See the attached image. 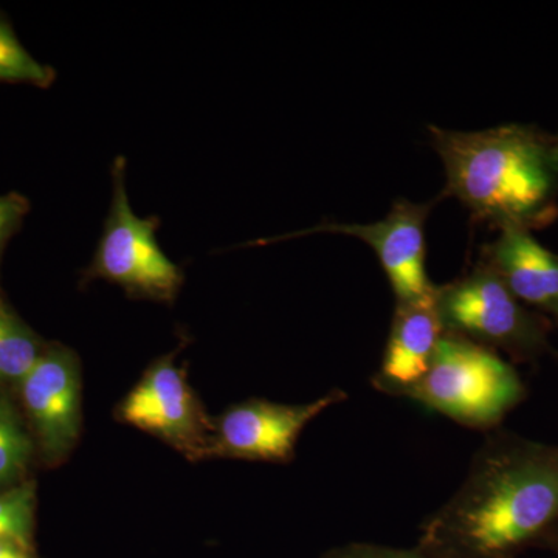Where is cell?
I'll use <instances>...</instances> for the list:
<instances>
[{
    "instance_id": "cell-1",
    "label": "cell",
    "mask_w": 558,
    "mask_h": 558,
    "mask_svg": "<svg viewBox=\"0 0 558 558\" xmlns=\"http://www.w3.org/2000/svg\"><path fill=\"white\" fill-rule=\"evenodd\" d=\"M558 535V446L487 433L457 494L427 521L433 558H509Z\"/></svg>"
},
{
    "instance_id": "cell-2",
    "label": "cell",
    "mask_w": 558,
    "mask_h": 558,
    "mask_svg": "<svg viewBox=\"0 0 558 558\" xmlns=\"http://www.w3.org/2000/svg\"><path fill=\"white\" fill-rule=\"evenodd\" d=\"M444 161V196L501 230L545 229L558 218L557 140L524 124L480 132L429 126Z\"/></svg>"
},
{
    "instance_id": "cell-3",
    "label": "cell",
    "mask_w": 558,
    "mask_h": 558,
    "mask_svg": "<svg viewBox=\"0 0 558 558\" xmlns=\"http://www.w3.org/2000/svg\"><path fill=\"white\" fill-rule=\"evenodd\" d=\"M526 395L520 374L497 351L444 332L427 374L400 396L462 427L488 433L497 429Z\"/></svg>"
},
{
    "instance_id": "cell-4",
    "label": "cell",
    "mask_w": 558,
    "mask_h": 558,
    "mask_svg": "<svg viewBox=\"0 0 558 558\" xmlns=\"http://www.w3.org/2000/svg\"><path fill=\"white\" fill-rule=\"evenodd\" d=\"M435 300L446 332L499 349L515 362L556 354L550 319L524 306L484 260L464 277L436 286Z\"/></svg>"
},
{
    "instance_id": "cell-5",
    "label": "cell",
    "mask_w": 558,
    "mask_h": 558,
    "mask_svg": "<svg viewBox=\"0 0 558 558\" xmlns=\"http://www.w3.org/2000/svg\"><path fill=\"white\" fill-rule=\"evenodd\" d=\"M112 204L97 252L84 271V281L105 279L134 299L172 303L183 284V274L157 242L161 220L138 218L126 191V159L112 165Z\"/></svg>"
},
{
    "instance_id": "cell-6",
    "label": "cell",
    "mask_w": 558,
    "mask_h": 558,
    "mask_svg": "<svg viewBox=\"0 0 558 558\" xmlns=\"http://www.w3.org/2000/svg\"><path fill=\"white\" fill-rule=\"evenodd\" d=\"M120 418L170 444L183 457L209 458L215 422H209L172 355L157 360L120 405Z\"/></svg>"
},
{
    "instance_id": "cell-7",
    "label": "cell",
    "mask_w": 558,
    "mask_h": 558,
    "mask_svg": "<svg viewBox=\"0 0 558 558\" xmlns=\"http://www.w3.org/2000/svg\"><path fill=\"white\" fill-rule=\"evenodd\" d=\"M347 399V392L332 389L314 402L299 405L252 399L231 407L215 422L209 458L286 464L295 458L304 428L323 411Z\"/></svg>"
},
{
    "instance_id": "cell-8",
    "label": "cell",
    "mask_w": 558,
    "mask_h": 558,
    "mask_svg": "<svg viewBox=\"0 0 558 558\" xmlns=\"http://www.w3.org/2000/svg\"><path fill=\"white\" fill-rule=\"evenodd\" d=\"M22 407L47 464H60L78 440L81 374L75 352L50 344L17 385Z\"/></svg>"
},
{
    "instance_id": "cell-9",
    "label": "cell",
    "mask_w": 558,
    "mask_h": 558,
    "mask_svg": "<svg viewBox=\"0 0 558 558\" xmlns=\"http://www.w3.org/2000/svg\"><path fill=\"white\" fill-rule=\"evenodd\" d=\"M429 209L432 204L398 201L387 218L379 222L325 223L317 229L275 238L269 242L289 240L315 231L359 238L376 252L398 303L429 300L436 292V286L429 282L425 269V220Z\"/></svg>"
},
{
    "instance_id": "cell-10",
    "label": "cell",
    "mask_w": 558,
    "mask_h": 558,
    "mask_svg": "<svg viewBox=\"0 0 558 558\" xmlns=\"http://www.w3.org/2000/svg\"><path fill=\"white\" fill-rule=\"evenodd\" d=\"M444 332L435 296L396 304L384 360L373 379L374 388L385 395L400 396L413 387L427 374Z\"/></svg>"
},
{
    "instance_id": "cell-11",
    "label": "cell",
    "mask_w": 558,
    "mask_h": 558,
    "mask_svg": "<svg viewBox=\"0 0 558 558\" xmlns=\"http://www.w3.org/2000/svg\"><path fill=\"white\" fill-rule=\"evenodd\" d=\"M483 260L524 306L558 322L557 253L543 247L529 231L508 229L484 248Z\"/></svg>"
},
{
    "instance_id": "cell-12",
    "label": "cell",
    "mask_w": 558,
    "mask_h": 558,
    "mask_svg": "<svg viewBox=\"0 0 558 558\" xmlns=\"http://www.w3.org/2000/svg\"><path fill=\"white\" fill-rule=\"evenodd\" d=\"M46 344L0 296V385H20Z\"/></svg>"
},
{
    "instance_id": "cell-13",
    "label": "cell",
    "mask_w": 558,
    "mask_h": 558,
    "mask_svg": "<svg viewBox=\"0 0 558 558\" xmlns=\"http://www.w3.org/2000/svg\"><path fill=\"white\" fill-rule=\"evenodd\" d=\"M54 80V69L36 60L22 46L10 21L0 14V83L28 84L39 89H49Z\"/></svg>"
},
{
    "instance_id": "cell-14",
    "label": "cell",
    "mask_w": 558,
    "mask_h": 558,
    "mask_svg": "<svg viewBox=\"0 0 558 558\" xmlns=\"http://www.w3.org/2000/svg\"><path fill=\"white\" fill-rule=\"evenodd\" d=\"M32 451V438L20 414L5 396H0V490L20 484Z\"/></svg>"
},
{
    "instance_id": "cell-15",
    "label": "cell",
    "mask_w": 558,
    "mask_h": 558,
    "mask_svg": "<svg viewBox=\"0 0 558 558\" xmlns=\"http://www.w3.org/2000/svg\"><path fill=\"white\" fill-rule=\"evenodd\" d=\"M35 509V484L20 483L0 490V543L31 549Z\"/></svg>"
},
{
    "instance_id": "cell-16",
    "label": "cell",
    "mask_w": 558,
    "mask_h": 558,
    "mask_svg": "<svg viewBox=\"0 0 558 558\" xmlns=\"http://www.w3.org/2000/svg\"><path fill=\"white\" fill-rule=\"evenodd\" d=\"M31 209V201L24 194L11 191V193L0 196V263H2L7 245L24 226V220Z\"/></svg>"
},
{
    "instance_id": "cell-17",
    "label": "cell",
    "mask_w": 558,
    "mask_h": 558,
    "mask_svg": "<svg viewBox=\"0 0 558 558\" xmlns=\"http://www.w3.org/2000/svg\"><path fill=\"white\" fill-rule=\"evenodd\" d=\"M328 558H433L421 548L414 550L389 549L381 546L351 545L336 550Z\"/></svg>"
},
{
    "instance_id": "cell-18",
    "label": "cell",
    "mask_w": 558,
    "mask_h": 558,
    "mask_svg": "<svg viewBox=\"0 0 558 558\" xmlns=\"http://www.w3.org/2000/svg\"><path fill=\"white\" fill-rule=\"evenodd\" d=\"M0 558H31V556H28L27 549H22L11 543H0Z\"/></svg>"
},
{
    "instance_id": "cell-19",
    "label": "cell",
    "mask_w": 558,
    "mask_h": 558,
    "mask_svg": "<svg viewBox=\"0 0 558 558\" xmlns=\"http://www.w3.org/2000/svg\"><path fill=\"white\" fill-rule=\"evenodd\" d=\"M556 140H557V148H558V137Z\"/></svg>"
}]
</instances>
